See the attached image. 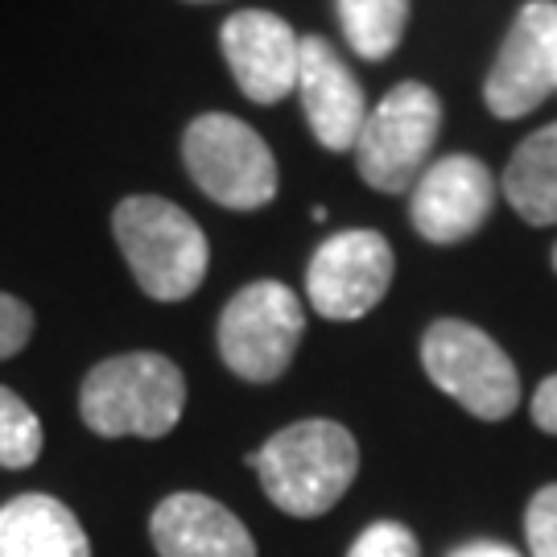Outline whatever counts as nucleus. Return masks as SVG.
Returning a JSON list of instances; mask_svg holds the SVG:
<instances>
[{
  "mask_svg": "<svg viewBox=\"0 0 557 557\" xmlns=\"http://www.w3.org/2000/svg\"><path fill=\"white\" fill-rule=\"evenodd\" d=\"M264 496L289 517L331 512L356 483L359 446L347 425L326 418L294 421L248 458Z\"/></svg>",
  "mask_w": 557,
  "mask_h": 557,
  "instance_id": "1",
  "label": "nucleus"
},
{
  "mask_svg": "<svg viewBox=\"0 0 557 557\" xmlns=\"http://www.w3.org/2000/svg\"><path fill=\"white\" fill-rule=\"evenodd\" d=\"M186 409V376L158 351L96 363L79 388L83 425L100 438H165Z\"/></svg>",
  "mask_w": 557,
  "mask_h": 557,
  "instance_id": "2",
  "label": "nucleus"
},
{
  "mask_svg": "<svg viewBox=\"0 0 557 557\" xmlns=\"http://www.w3.org/2000/svg\"><path fill=\"white\" fill-rule=\"evenodd\" d=\"M112 236L137 285L153 301L190 298L207 277L211 248L202 227L158 195H128L120 202L112 211Z\"/></svg>",
  "mask_w": 557,
  "mask_h": 557,
  "instance_id": "3",
  "label": "nucleus"
},
{
  "mask_svg": "<svg viewBox=\"0 0 557 557\" xmlns=\"http://www.w3.org/2000/svg\"><path fill=\"white\" fill-rule=\"evenodd\" d=\"M442 133V100L425 83H397L376 108H368V120L356 137L359 178L380 195L413 190L421 170L430 165V153Z\"/></svg>",
  "mask_w": 557,
  "mask_h": 557,
  "instance_id": "4",
  "label": "nucleus"
},
{
  "mask_svg": "<svg viewBox=\"0 0 557 557\" xmlns=\"http://www.w3.org/2000/svg\"><path fill=\"white\" fill-rule=\"evenodd\" d=\"M421 368L479 421H504L520 405V376L512 359L475 322H430V331L421 335Z\"/></svg>",
  "mask_w": 557,
  "mask_h": 557,
  "instance_id": "5",
  "label": "nucleus"
},
{
  "mask_svg": "<svg viewBox=\"0 0 557 557\" xmlns=\"http://www.w3.org/2000/svg\"><path fill=\"white\" fill-rule=\"evenodd\" d=\"M182 161L207 199L227 211H257L277 195V161L257 128L239 116L207 112L182 137Z\"/></svg>",
  "mask_w": 557,
  "mask_h": 557,
  "instance_id": "6",
  "label": "nucleus"
},
{
  "mask_svg": "<svg viewBox=\"0 0 557 557\" xmlns=\"http://www.w3.org/2000/svg\"><path fill=\"white\" fill-rule=\"evenodd\" d=\"M306 310L281 281H252L220 314V356L239 380L269 384L289 372L298 356Z\"/></svg>",
  "mask_w": 557,
  "mask_h": 557,
  "instance_id": "7",
  "label": "nucleus"
},
{
  "mask_svg": "<svg viewBox=\"0 0 557 557\" xmlns=\"http://www.w3.org/2000/svg\"><path fill=\"white\" fill-rule=\"evenodd\" d=\"M393 269H397L393 244L380 232L368 227L335 232L322 239L306 264V298L322 319L356 322L384 301Z\"/></svg>",
  "mask_w": 557,
  "mask_h": 557,
  "instance_id": "8",
  "label": "nucleus"
},
{
  "mask_svg": "<svg viewBox=\"0 0 557 557\" xmlns=\"http://www.w3.org/2000/svg\"><path fill=\"white\" fill-rule=\"evenodd\" d=\"M557 91V4L529 0L512 29L499 41V54L483 83L487 112L499 120H520L537 112Z\"/></svg>",
  "mask_w": 557,
  "mask_h": 557,
  "instance_id": "9",
  "label": "nucleus"
},
{
  "mask_svg": "<svg viewBox=\"0 0 557 557\" xmlns=\"http://www.w3.org/2000/svg\"><path fill=\"white\" fill-rule=\"evenodd\" d=\"M496 178L479 158L450 153L430 161L413 182L409 220L430 244H462L471 239L492 215Z\"/></svg>",
  "mask_w": 557,
  "mask_h": 557,
  "instance_id": "10",
  "label": "nucleus"
},
{
  "mask_svg": "<svg viewBox=\"0 0 557 557\" xmlns=\"http://www.w3.org/2000/svg\"><path fill=\"white\" fill-rule=\"evenodd\" d=\"M220 46L232 79L252 103H277L298 87L301 38L289 21L264 9H239L223 21Z\"/></svg>",
  "mask_w": 557,
  "mask_h": 557,
  "instance_id": "11",
  "label": "nucleus"
},
{
  "mask_svg": "<svg viewBox=\"0 0 557 557\" xmlns=\"http://www.w3.org/2000/svg\"><path fill=\"white\" fill-rule=\"evenodd\" d=\"M294 96L301 100L310 133L322 149L331 153L356 149L359 128L368 120V100H363L359 79L347 71V62L338 59V50L326 38H301Z\"/></svg>",
  "mask_w": 557,
  "mask_h": 557,
  "instance_id": "12",
  "label": "nucleus"
},
{
  "mask_svg": "<svg viewBox=\"0 0 557 557\" xmlns=\"http://www.w3.org/2000/svg\"><path fill=\"white\" fill-rule=\"evenodd\" d=\"M149 537L161 557H257V541L236 512L199 492H174L158 504Z\"/></svg>",
  "mask_w": 557,
  "mask_h": 557,
  "instance_id": "13",
  "label": "nucleus"
},
{
  "mask_svg": "<svg viewBox=\"0 0 557 557\" xmlns=\"http://www.w3.org/2000/svg\"><path fill=\"white\" fill-rule=\"evenodd\" d=\"M0 557H91V541L62 499L25 492L0 508Z\"/></svg>",
  "mask_w": 557,
  "mask_h": 557,
  "instance_id": "14",
  "label": "nucleus"
},
{
  "mask_svg": "<svg viewBox=\"0 0 557 557\" xmlns=\"http://www.w3.org/2000/svg\"><path fill=\"white\" fill-rule=\"evenodd\" d=\"M504 195L524 223H557V120L517 145L504 170Z\"/></svg>",
  "mask_w": 557,
  "mask_h": 557,
  "instance_id": "15",
  "label": "nucleus"
},
{
  "mask_svg": "<svg viewBox=\"0 0 557 557\" xmlns=\"http://www.w3.org/2000/svg\"><path fill=\"white\" fill-rule=\"evenodd\" d=\"M338 21L359 59H388L405 38L409 0H338Z\"/></svg>",
  "mask_w": 557,
  "mask_h": 557,
  "instance_id": "16",
  "label": "nucleus"
},
{
  "mask_svg": "<svg viewBox=\"0 0 557 557\" xmlns=\"http://www.w3.org/2000/svg\"><path fill=\"white\" fill-rule=\"evenodd\" d=\"M41 455V421L25 400L0 384V467L25 471Z\"/></svg>",
  "mask_w": 557,
  "mask_h": 557,
  "instance_id": "17",
  "label": "nucleus"
},
{
  "mask_svg": "<svg viewBox=\"0 0 557 557\" xmlns=\"http://www.w3.org/2000/svg\"><path fill=\"white\" fill-rule=\"evenodd\" d=\"M347 557H421L418 554V537L397 524V520H376L368 524L356 537V545L347 549Z\"/></svg>",
  "mask_w": 557,
  "mask_h": 557,
  "instance_id": "18",
  "label": "nucleus"
},
{
  "mask_svg": "<svg viewBox=\"0 0 557 557\" xmlns=\"http://www.w3.org/2000/svg\"><path fill=\"white\" fill-rule=\"evenodd\" d=\"M524 537L533 557H557V483L541 487L524 512Z\"/></svg>",
  "mask_w": 557,
  "mask_h": 557,
  "instance_id": "19",
  "label": "nucleus"
},
{
  "mask_svg": "<svg viewBox=\"0 0 557 557\" xmlns=\"http://www.w3.org/2000/svg\"><path fill=\"white\" fill-rule=\"evenodd\" d=\"M34 335V310L13 294H0V359L17 356Z\"/></svg>",
  "mask_w": 557,
  "mask_h": 557,
  "instance_id": "20",
  "label": "nucleus"
},
{
  "mask_svg": "<svg viewBox=\"0 0 557 557\" xmlns=\"http://www.w3.org/2000/svg\"><path fill=\"white\" fill-rule=\"evenodd\" d=\"M533 421L545 434H557V376L541 380V388L533 393Z\"/></svg>",
  "mask_w": 557,
  "mask_h": 557,
  "instance_id": "21",
  "label": "nucleus"
},
{
  "mask_svg": "<svg viewBox=\"0 0 557 557\" xmlns=\"http://www.w3.org/2000/svg\"><path fill=\"white\" fill-rule=\"evenodd\" d=\"M450 557H520V554L512 545H499V541H467Z\"/></svg>",
  "mask_w": 557,
  "mask_h": 557,
  "instance_id": "22",
  "label": "nucleus"
},
{
  "mask_svg": "<svg viewBox=\"0 0 557 557\" xmlns=\"http://www.w3.org/2000/svg\"><path fill=\"white\" fill-rule=\"evenodd\" d=\"M190 4H207V0H190Z\"/></svg>",
  "mask_w": 557,
  "mask_h": 557,
  "instance_id": "23",
  "label": "nucleus"
},
{
  "mask_svg": "<svg viewBox=\"0 0 557 557\" xmlns=\"http://www.w3.org/2000/svg\"><path fill=\"white\" fill-rule=\"evenodd\" d=\"M554 269H557V248H554Z\"/></svg>",
  "mask_w": 557,
  "mask_h": 557,
  "instance_id": "24",
  "label": "nucleus"
}]
</instances>
